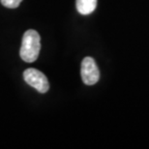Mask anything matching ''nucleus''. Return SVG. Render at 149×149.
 Returning a JSON list of instances; mask_svg holds the SVG:
<instances>
[{
  "label": "nucleus",
  "mask_w": 149,
  "mask_h": 149,
  "mask_svg": "<svg viewBox=\"0 0 149 149\" xmlns=\"http://www.w3.org/2000/svg\"><path fill=\"white\" fill-rule=\"evenodd\" d=\"M23 79L28 85L32 86L40 93H46L49 89V83L47 77L34 68H29L23 72Z\"/></svg>",
  "instance_id": "obj_2"
},
{
  "label": "nucleus",
  "mask_w": 149,
  "mask_h": 149,
  "mask_svg": "<svg viewBox=\"0 0 149 149\" xmlns=\"http://www.w3.org/2000/svg\"><path fill=\"white\" fill-rule=\"evenodd\" d=\"M77 10L81 15H89L95 11L97 0H77Z\"/></svg>",
  "instance_id": "obj_4"
},
{
  "label": "nucleus",
  "mask_w": 149,
  "mask_h": 149,
  "mask_svg": "<svg viewBox=\"0 0 149 149\" xmlns=\"http://www.w3.org/2000/svg\"><path fill=\"white\" fill-rule=\"evenodd\" d=\"M41 49V37L36 30L29 29L24 33L22 41L19 55L23 61L32 63L37 60Z\"/></svg>",
  "instance_id": "obj_1"
},
{
  "label": "nucleus",
  "mask_w": 149,
  "mask_h": 149,
  "mask_svg": "<svg viewBox=\"0 0 149 149\" xmlns=\"http://www.w3.org/2000/svg\"><path fill=\"white\" fill-rule=\"evenodd\" d=\"M22 2V0H1V4L4 6V7L10 8V9L17 8Z\"/></svg>",
  "instance_id": "obj_5"
},
{
  "label": "nucleus",
  "mask_w": 149,
  "mask_h": 149,
  "mask_svg": "<svg viewBox=\"0 0 149 149\" xmlns=\"http://www.w3.org/2000/svg\"><path fill=\"white\" fill-rule=\"evenodd\" d=\"M80 74L82 81L86 85H94L100 79L99 68L92 57H85L82 60Z\"/></svg>",
  "instance_id": "obj_3"
}]
</instances>
